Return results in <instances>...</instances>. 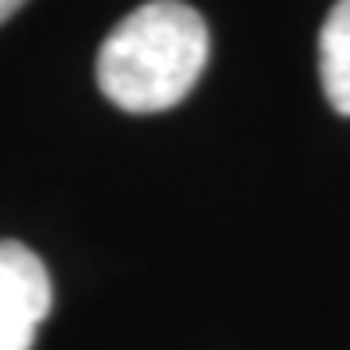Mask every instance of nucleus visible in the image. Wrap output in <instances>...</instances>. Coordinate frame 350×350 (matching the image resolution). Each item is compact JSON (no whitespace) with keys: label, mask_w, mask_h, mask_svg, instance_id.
I'll use <instances>...</instances> for the list:
<instances>
[{"label":"nucleus","mask_w":350,"mask_h":350,"mask_svg":"<svg viewBox=\"0 0 350 350\" xmlns=\"http://www.w3.org/2000/svg\"><path fill=\"white\" fill-rule=\"evenodd\" d=\"M319 82L331 109L350 117V0H338L319 31Z\"/></svg>","instance_id":"3"},{"label":"nucleus","mask_w":350,"mask_h":350,"mask_svg":"<svg viewBox=\"0 0 350 350\" xmlns=\"http://www.w3.org/2000/svg\"><path fill=\"white\" fill-rule=\"evenodd\" d=\"M51 300L43 261L20 241H0V350H31Z\"/></svg>","instance_id":"2"},{"label":"nucleus","mask_w":350,"mask_h":350,"mask_svg":"<svg viewBox=\"0 0 350 350\" xmlns=\"http://www.w3.org/2000/svg\"><path fill=\"white\" fill-rule=\"evenodd\" d=\"M211 59V31L191 4L152 0L98 51V86L125 113H160L187 98Z\"/></svg>","instance_id":"1"},{"label":"nucleus","mask_w":350,"mask_h":350,"mask_svg":"<svg viewBox=\"0 0 350 350\" xmlns=\"http://www.w3.org/2000/svg\"><path fill=\"white\" fill-rule=\"evenodd\" d=\"M20 4H24V0H0V24H4V20H8V16H12Z\"/></svg>","instance_id":"4"}]
</instances>
